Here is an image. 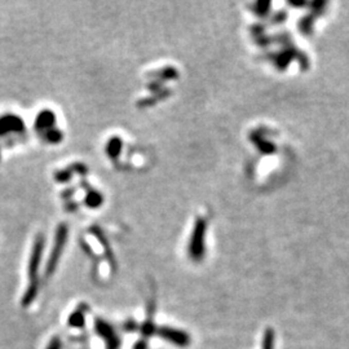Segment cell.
Wrapping results in <instances>:
<instances>
[{"label": "cell", "mask_w": 349, "mask_h": 349, "mask_svg": "<svg viewBox=\"0 0 349 349\" xmlns=\"http://www.w3.org/2000/svg\"><path fill=\"white\" fill-rule=\"evenodd\" d=\"M96 331L105 340L106 349H119L120 340L114 328L103 320L96 321Z\"/></svg>", "instance_id": "5"}, {"label": "cell", "mask_w": 349, "mask_h": 349, "mask_svg": "<svg viewBox=\"0 0 349 349\" xmlns=\"http://www.w3.org/2000/svg\"><path fill=\"white\" fill-rule=\"evenodd\" d=\"M62 137H64V135H62L61 131L57 130V128H52V130L44 132L45 141H47V143H49V144L61 143Z\"/></svg>", "instance_id": "11"}, {"label": "cell", "mask_w": 349, "mask_h": 349, "mask_svg": "<svg viewBox=\"0 0 349 349\" xmlns=\"http://www.w3.org/2000/svg\"><path fill=\"white\" fill-rule=\"evenodd\" d=\"M136 327H137V326H136V323L132 322V321H128V322L125 325V328L128 331V333H132V331H135Z\"/></svg>", "instance_id": "16"}, {"label": "cell", "mask_w": 349, "mask_h": 349, "mask_svg": "<svg viewBox=\"0 0 349 349\" xmlns=\"http://www.w3.org/2000/svg\"><path fill=\"white\" fill-rule=\"evenodd\" d=\"M123 148V141L118 136H114L106 144V154L110 159H116L119 156Z\"/></svg>", "instance_id": "8"}, {"label": "cell", "mask_w": 349, "mask_h": 349, "mask_svg": "<svg viewBox=\"0 0 349 349\" xmlns=\"http://www.w3.org/2000/svg\"><path fill=\"white\" fill-rule=\"evenodd\" d=\"M56 125V115L49 109H44L40 113H38L35 118V128L40 132H47V131L55 128Z\"/></svg>", "instance_id": "7"}, {"label": "cell", "mask_w": 349, "mask_h": 349, "mask_svg": "<svg viewBox=\"0 0 349 349\" xmlns=\"http://www.w3.org/2000/svg\"><path fill=\"white\" fill-rule=\"evenodd\" d=\"M151 75L154 78H158L159 82H162V80L164 82V80L176 79L179 77V72L174 67H164V69L158 70V72H154Z\"/></svg>", "instance_id": "10"}, {"label": "cell", "mask_w": 349, "mask_h": 349, "mask_svg": "<svg viewBox=\"0 0 349 349\" xmlns=\"http://www.w3.org/2000/svg\"><path fill=\"white\" fill-rule=\"evenodd\" d=\"M206 229V224L202 220H198L196 222L193 233H191V238L189 242V255L191 260L198 261L203 255V233Z\"/></svg>", "instance_id": "4"}, {"label": "cell", "mask_w": 349, "mask_h": 349, "mask_svg": "<svg viewBox=\"0 0 349 349\" xmlns=\"http://www.w3.org/2000/svg\"><path fill=\"white\" fill-rule=\"evenodd\" d=\"M67 234H69V230L65 224L58 225L57 230H56L55 236V243H53V249L50 251L49 259L47 261V267H45V277H49L53 272L57 268L58 261H60V257H61L62 252H64L65 245L67 241Z\"/></svg>", "instance_id": "1"}, {"label": "cell", "mask_w": 349, "mask_h": 349, "mask_svg": "<svg viewBox=\"0 0 349 349\" xmlns=\"http://www.w3.org/2000/svg\"><path fill=\"white\" fill-rule=\"evenodd\" d=\"M103 203V196L97 190L91 189L85 196V204L88 208H98Z\"/></svg>", "instance_id": "9"}, {"label": "cell", "mask_w": 349, "mask_h": 349, "mask_svg": "<svg viewBox=\"0 0 349 349\" xmlns=\"http://www.w3.org/2000/svg\"><path fill=\"white\" fill-rule=\"evenodd\" d=\"M141 328H143V334H145L146 336L151 335L153 333H156L155 326H154L153 322H150V321H149V322H146V323H144L143 327H141Z\"/></svg>", "instance_id": "14"}, {"label": "cell", "mask_w": 349, "mask_h": 349, "mask_svg": "<svg viewBox=\"0 0 349 349\" xmlns=\"http://www.w3.org/2000/svg\"><path fill=\"white\" fill-rule=\"evenodd\" d=\"M135 349H146V345H145V343H144V341H138V343H137V344H136Z\"/></svg>", "instance_id": "17"}, {"label": "cell", "mask_w": 349, "mask_h": 349, "mask_svg": "<svg viewBox=\"0 0 349 349\" xmlns=\"http://www.w3.org/2000/svg\"><path fill=\"white\" fill-rule=\"evenodd\" d=\"M156 333L162 336L163 339H166L169 343L174 344L178 346H188L190 344V336L185 333V331L176 330V328L172 327H161L158 328Z\"/></svg>", "instance_id": "6"}, {"label": "cell", "mask_w": 349, "mask_h": 349, "mask_svg": "<svg viewBox=\"0 0 349 349\" xmlns=\"http://www.w3.org/2000/svg\"><path fill=\"white\" fill-rule=\"evenodd\" d=\"M61 346H62L61 340L58 338H53L52 340H50V343L48 344L47 349H61Z\"/></svg>", "instance_id": "15"}, {"label": "cell", "mask_w": 349, "mask_h": 349, "mask_svg": "<svg viewBox=\"0 0 349 349\" xmlns=\"http://www.w3.org/2000/svg\"><path fill=\"white\" fill-rule=\"evenodd\" d=\"M84 323V310L78 309L69 317V325L73 327H80Z\"/></svg>", "instance_id": "12"}, {"label": "cell", "mask_w": 349, "mask_h": 349, "mask_svg": "<svg viewBox=\"0 0 349 349\" xmlns=\"http://www.w3.org/2000/svg\"><path fill=\"white\" fill-rule=\"evenodd\" d=\"M72 174H73V169L70 168V167H67V168L60 169V171L56 172L55 179L58 181V183H66V181H69L70 179L73 178Z\"/></svg>", "instance_id": "13"}, {"label": "cell", "mask_w": 349, "mask_h": 349, "mask_svg": "<svg viewBox=\"0 0 349 349\" xmlns=\"http://www.w3.org/2000/svg\"><path fill=\"white\" fill-rule=\"evenodd\" d=\"M25 132V122L16 114H4L0 116V137L21 135Z\"/></svg>", "instance_id": "3"}, {"label": "cell", "mask_w": 349, "mask_h": 349, "mask_svg": "<svg viewBox=\"0 0 349 349\" xmlns=\"http://www.w3.org/2000/svg\"><path fill=\"white\" fill-rule=\"evenodd\" d=\"M44 236L39 234L32 245L31 252H30L29 264H27V273H29V282H39L38 273H39L40 263H42L43 252H44Z\"/></svg>", "instance_id": "2"}]
</instances>
